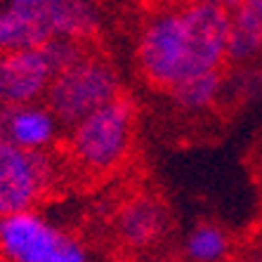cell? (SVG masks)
<instances>
[{
	"mask_svg": "<svg viewBox=\"0 0 262 262\" xmlns=\"http://www.w3.org/2000/svg\"><path fill=\"white\" fill-rule=\"evenodd\" d=\"M52 262H90V257H88L83 244L67 234V238H64V244H61L59 253H57V257Z\"/></svg>",
	"mask_w": 262,
	"mask_h": 262,
	"instance_id": "cell-13",
	"label": "cell"
},
{
	"mask_svg": "<svg viewBox=\"0 0 262 262\" xmlns=\"http://www.w3.org/2000/svg\"><path fill=\"white\" fill-rule=\"evenodd\" d=\"M57 40L55 0H12L0 10V55L38 50Z\"/></svg>",
	"mask_w": 262,
	"mask_h": 262,
	"instance_id": "cell-7",
	"label": "cell"
},
{
	"mask_svg": "<svg viewBox=\"0 0 262 262\" xmlns=\"http://www.w3.org/2000/svg\"><path fill=\"white\" fill-rule=\"evenodd\" d=\"M137 109L130 97H118L69 130V154L80 170L102 175L128 159L135 142Z\"/></svg>",
	"mask_w": 262,
	"mask_h": 262,
	"instance_id": "cell-3",
	"label": "cell"
},
{
	"mask_svg": "<svg viewBox=\"0 0 262 262\" xmlns=\"http://www.w3.org/2000/svg\"><path fill=\"white\" fill-rule=\"evenodd\" d=\"M123 97L121 76L109 59L88 50L85 55L55 73L45 92V106L69 130L106 104Z\"/></svg>",
	"mask_w": 262,
	"mask_h": 262,
	"instance_id": "cell-2",
	"label": "cell"
},
{
	"mask_svg": "<svg viewBox=\"0 0 262 262\" xmlns=\"http://www.w3.org/2000/svg\"><path fill=\"white\" fill-rule=\"evenodd\" d=\"M165 229V210L146 194L133 196L116 210L114 232L118 241L133 250L151 248Z\"/></svg>",
	"mask_w": 262,
	"mask_h": 262,
	"instance_id": "cell-9",
	"label": "cell"
},
{
	"mask_svg": "<svg viewBox=\"0 0 262 262\" xmlns=\"http://www.w3.org/2000/svg\"><path fill=\"white\" fill-rule=\"evenodd\" d=\"M250 3H253V7H255L257 17H260V24H262V0H250Z\"/></svg>",
	"mask_w": 262,
	"mask_h": 262,
	"instance_id": "cell-15",
	"label": "cell"
},
{
	"mask_svg": "<svg viewBox=\"0 0 262 262\" xmlns=\"http://www.w3.org/2000/svg\"><path fill=\"white\" fill-rule=\"evenodd\" d=\"M241 262H262V241L255 246V248H250Z\"/></svg>",
	"mask_w": 262,
	"mask_h": 262,
	"instance_id": "cell-14",
	"label": "cell"
},
{
	"mask_svg": "<svg viewBox=\"0 0 262 262\" xmlns=\"http://www.w3.org/2000/svg\"><path fill=\"white\" fill-rule=\"evenodd\" d=\"M67 234L29 210L0 217V257L5 262H52Z\"/></svg>",
	"mask_w": 262,
	"mask_h": 262,
	"instance_id": "cell-5",
	"label": "cell"
},
{
	"mask_svg": "<svg viewBox=\"0 0 262 262\" xmlns=\"http://www.w3.org/2000/svg\"><path fill=\"white\" fill-rule=\"evenodd\" d=\"M229 38V3L199 0L151 12L142 24L135 61L142 78L170 92L184 80L222 71Z\"/></svg>",
	"mask_w": 262,
	"mask_h": 262,
	"instance_id": "cell-1",
	"label": "cell"
},
{
	"mask_svg": "<svg viewBox=\"0 0 262 262\" xmlns=\"http://www.w3.org/2000/svg\"><path fill=\"white\" fill-rule=\"evenodd\" d=\"M262 52V24L253 3H229L227 59L248 61Z\"/></svg>",
	"mask_w": 262,
	"mask_h": 262,
	"instance_id": "cell-10",
	"label": "cell"
},
{
	"mask_svg": "<svg viewBox=\"0 0 262 262\" xmlns=\"http://www.w3.org/2000/svg\"><path fill=\"white\" fill-rule=\"evenodd\" d=\"M222 71H210L203 76H194V78L184 80L177 88H172L168 95L180 109L187 111H203L208 106H213L217 102L220 92H222Z\"/></svg>",
	"mask_w": 262,
	"mask_h": 262,
	"instance_id": "cell-11",
	"label": "cell"
},
{
	"mask_svg": "<svg viewBox=\"0 0 262 262\" xmlns=\"http://www.w3.org/2000/svg\"><path fill=\"white\" fill-rule=\"evenodd\" d=\"M55 73L43 48L0 55V109H14L45 99Z\"/></svg>",
	"mask_w": 262,
	"mask_h": 262,
	"instance_id": "cell-6",
	"label": "cell"
},
{
	"mask_svg": "<svg viewBox=\"0 0 262 262\" xmlns=\"http://www.w3.org/2000/svg\"><path fill=\"white\" fill-rule=\"evenodd\" d=\"M57 177L48 151H24L0 140V217L33 210Z\"/></svg>",
	"mask_w": 262,
	"mask_h": 262,
	"instance_id": "cell-4",
	"label": "cell"
},
{
	"mask_svg": "<svg viewBox=\"0 0 262 262\" xmlns=\"http://www.w3.org/2000/svg\"><path fill=\"white\" fill-rule=\"evenodd\" d=\"M184 253L191 262H222L229 253V236L217 225H196L184 241Z\"/></svg>",
	"mask_w": 262,
	"mask_h": 262,
	"instance_id": "cell-12",
	"label": "cell"
},
{
	"mask_svg": "<svg viewBox=\"0 0 262 262\" xmlns=\"http://www.w3.org/2000/svg\"><path fill=\"white\" fill-rule=\"evenodd\" d=\"M59 128V121L52 116L45 102L0 109V140L24 151H48L55 144Z\"/></svg>",
	"mask_w": 262,
	"mask_h": 262,
	"instance_id": "cell-8",
	"label": "cell"
}]
</instances>
